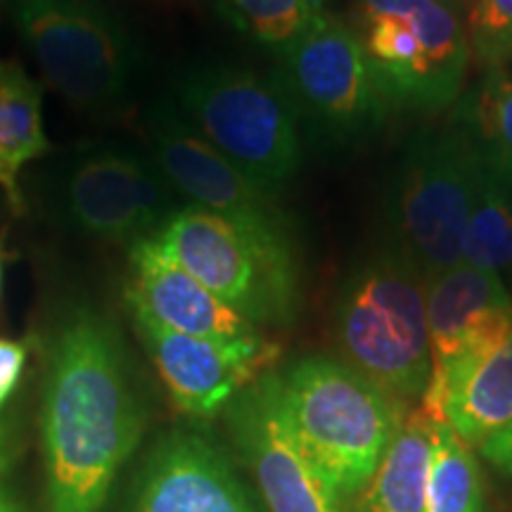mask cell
Returning a JSON list of instances; mask_svg holds the SVG:
<instances>
[{
	"label": "cell",
	"instance_id": "cell-1",
	"mask_svg": "<svg viewBox=\"0 0 512 512\" xmlns=\"http://www.w3.org/2000/svg\"><path fill=\"white\" fill-rule=\"evenodd\" d=\"M143 422L117 328L95 311H76L50 351L43 403L48 512H100Z\"/></svg>",
	"mask_w": 512,
	"mask_h": 512
},
{
	"label": "cell",
	"instance_id": "cell-2",
	"mask_svg": "<svg viewBox=\"0 0 512 512\" xmlns=\"http://www.w3.org/2000/svg\"><path fill=\"white\" fill-rule=\"evenodd\" d=\"M294 439L344 501L363 496L403 420V403L354 366L311 356L280 375Z\"/></svg>",
	"mask_w": 512,
	"mask_h": 512
},
{
	"label": "cell",
	"instance_id": "cell-3",
	"mask_svg": "<svg viewBox=\"0 0 512 512\" xmlns=\"http://www.w3.org/2000/svg\"><path fill=\"white\" fill-rule=\"evenodd\" d=\"M335 328L358 373L401 403L425 396L432 373L425 275L399 247L380 249L351 273Z\"/></svg>",
	"mask_w": 512,
	"mask_h": 512
},
{
	"label": "cell",
	"instance_id": "cell-4",
	"mask_svg": "<svg viewBox=\"0 0 512 512\" xmlns=\"http://www.w3.org/2000/svg\"><path fill=\"white\" fill-rule=\"evenodd\" d=\"M150 242L254 325L292 316L297 268L283 221L242 223L185 207Z\"/></svg>",
	"mask_w": 512,
	"mask_h": 512
},
{
	"label": "cell",
	"instance_id": "cell-5",
	"mask_svg": "<svg viewBox=\"0 0 512 512\" xmlns=\"http://www.w3.org/2000/svg\"><path fill=\"white\" fill-rule=\"evenodd\" d=\"M349 24L389 107L458 100L472 55L465 19L444 0H354Z\"/></svg>",
	"mask_w": 512,
	"mask_h": 512
},
{
	"label": "cell",
	"instance_id": "cell-6",
	"mask_svg": "<svg viewBox=\"0 0 512 512\" xmlns=\"http://www.w3.org/2000/svg\"><path fill=\"white\" fill-rule=\"evenodd\" d=\"M178 95L192 131L256 190L271 197L297 174V112L278 83L238 67H204L185 76Z\"/></svg>",
	"mask_w": 512,
	"mask_h": 512
},
{
	"label": "cell",
	"instance_id": "cell-7",
	"mask_svg": "<svg viewBox=\"0 0 512 512\" xmlns=\"http://www.w3.org/2000/svg\"><path fill=\"white\" fill-rule=\"evenodd\" d=\"M10 10L50 91L88 112L124 98L136 50L105 0H10Z\"/></svg>",
	"mask_w": 512,
	"mask_h": 512
},
{
	"label": "cell",
	"instance_id": "cell-8",
	"mask_svg": "<svg viewBox=\"0 0 512 512\" xmlns=\"http://www.w3.org/2000/svg\"><path fill=\"white\" fill-rule=\"evenodd\" d=\"M484 157L467 131L415 140L392 197L399 247L425 280L463 264L467 219L475 207Z\"/></svg>",
	"mask_w": 512,
	"mask_h": 512
},
{
	"label": "cell",
	"instance_id": "cell-9",
	"mask_svg": "<svg viewBox=\"0 0 512 512\" xmlns=\"http://www.w3.org/2000/svg\"><path fill=\"white\" fill-rule=\"evenodd\" d=\"M280 91L294 112L335 138L380 126L389 102L370 72L354 27L318 12L302 36L280 50Z\"/></svg>",
	"mask_w": 512,
	"mask_h": 512
},
{
	"label": "cell",
	"instance_id": "cell-10",
	"mask_svg": "<svg viewBox=\"0 0 512 512\" xmlns=\"http://www.w3.org/2000/svg\"><path fill=\"white\" fill-rule=\"evenodd\" d=\"M157 166L124 147L83 150L62 181V209L81 233L112 242L152 238L174 214Z\"/></svg>",
	"mask_w": 512,
	"mask_h": 512
},
{
	"label": "cell",
	"instance_id": "cell-11",
	"mask_svg": "<svg viewBox=\"0 0 512 512\" xmlns=\"http://www.w3.org/2000/svg\"><path fill=\"white\" fill-rule=\"evenodd\" d=\"M425 304L432 373L420 408L441 420L448 382L510 335L512 294L496 275L458 264L425 280Z\"/></svg>",
	"mask_w": 512,
	"mask_h": 512
},
{
	"label": "cell",
	"instance_id": "cell-12",
	"mask_svg": "<svg viewBox=\"0 0 512 512\" xmlns=\"http://www.w3.org/2000/svg\"><path fill=\"white\" fill-rule=\"evenodd\" d=\"M235 441L252 467L268 512H347V501L294 439L280 406V375L266 373L230 411Z\"/></svg>",
	"mask_w": 512,
	"mask_h": 512
},
{
	"label": "cell",
	"instance_id": "cell-13",
	"mask_svg": "<svg viewBox=\"0 0 512 512\" xmlns=\"http://www.w3.org/2000/svg\"><path fill=\"white\" fill-rule=\"evenodd\" d=\"M136 318L140 339L155 361L171 399L183 413L209 418L266 375L280 349L259 335L207 339L169 330L152 318Z\"/></svg>",
	"mask_w": 512,
	"mask_h": 512
},
{
	"label": "cell",
	"instance_id": "cell-14",
	"mask_svg": "<svg viewBox=\"0 0 512 512\" xmlns=\"http://www.w3.org/2000/svg\"><path fill=\"white\" fill-rule=\"evenodd\" d=\"M150 147L159 174L190 207L242 223L283 221L268 195L256 190L207 140L185 126L176 112H162L152 121Z\"/></svg>",
	"mask_w": 512,
	"mask_h": 512
},
{
	"label": "cell",
	"instance_id": "cell-15",
	"mask_svg": "<svg viewBox=\"0 0 512 512\" xmlns=\"http://www.w3.org/2000/svg\"><path fill=\"white\" fill-rule=\"evenodd\" d=\"M133 512H259L214 441L171 432L145 467Z\"/></svg>",
	"mask_w": 512,
	"mask_h": 512
},
{
	"label": "cell",
	"instance_id": "cell-16",
	"mask_svg": "<svg viewBox=\"0 0 512 512\" xmlns=\"http://www.w3.org/2000/svg\"><path fill=\"white\" fill-rule=\"evenodd\" d=\"M133 278L126 302L133 313L152 318L164 328L207 339H238L259 335L252 320L228 306L200 280L185 273L150 238L131 247Z\"/></svg>",
	"mask_w": 512,
	"mask_h": 512
},
{
	"label": "cell",
	"instance_id": "cell-17",
	"mask_svg": "<svg viewBox=\"0 0 512 512\" xmlns=\"http://www.w3.org/2000/svg\"><path fill=\"white\" fill-rule=\"evenodd\" d=\"M439 411L441 420L470 446H479L510 425L512 330L496 349L448 382Z\"/></svg>",
	"mask_w": 512,
	"mask_h": 512
},
{
	"label": "cell",
	"instance_id": "cell-18",
	"mask_svg": "<svg viewBox=\"0 0 512 512\" xmlns=\"http://www.w3.org/2000/svg\"><path fill=\"white\" fill-rule=\"evenodd\" d=\"M48 150L41 86L19 62L0 60V188L12 214H24L19 174Z\"/></svg>",
	"mask_w": 512,
	"mask_h": 512
},
{
	"label": "cell",
	"instance_id": "cell-19",
	"mask_svg": "<svg viewBox=\"0 0 512 512\" xmlns=\"http://www.w3.org/2000/svg\"><path fill=\"white\" fill-rule=\"evenodd\" d=\"M437 422L418 406L403 415L382 463L363 491V512H425L427 475Z\"/></svg>",
	"mask_w": 512,
	"mask_h": 512
},
{
	"label": "cell",
	"instance_id": "cell-20",
	"mask_svg": "<svg viewBox=\"0 0 512 512\" xmlns=\"http://www.w3.org/2000/svg\"><path fill=\"white\" fill-rule=\"evenodd\" d=\"M463 264L496 275L512 294V185L486 159L465 228Z\"/></svg>",
	"mask_w": 512,
	"mask_h": 512
},
{
	"label": "cell",
	"instance_id": "cell-21",
	"mask_svg": "<svg viewBox=\"0 0 512 512\" xmlns=\"http://www.w3.org/2000/svg\"><path fill=\"white\" fill-rule=\"evenodd\" d=\"M425 512H489L484 479L472 446L446 422H437L434 427Z\"/></svg>",
	"mask_w": 512,
	"mask_h": 512
},
{
	"label": "cell",
	"instance_id": "cell-22",
	"mask_svg": "<svg viewBox=\"0 0 512 512\" xmlns=\"http://www.w3.org/2000/svg\"><path fill=\"white\" fill-rule=\"evenodd\" d=\"M467 107L475 131L472 140L486 164L512 185V74L505 69L489 72L482 91Z\"/></svg>",
	"mask_w": 512,
	"mask_h": 512
},
{
	"label": "cell",
	"instance_id": "cell-23",
	"mask_svg": "<svg viewBox=\"0 0 512 512\" xmlns=\"http://www.w3.org/2000/svg\"><path fill=\"white\" fill-rule=\"evenodd\" d=\"M221 10L235 29L278 53L318 15L309 0H221Z\"/></svg>",
	"mask_w": 512,
	"mask_h": 512
},
{
	"label": "cell",
	"instance_id": "cell-24",
	"mask_svg": "<svg viewBox=\"0 0 512 512\" xmlns=\"http://www.w3.org/2000/svg\"><path fill=\"white\" fill-rule=\"evenodd\" d=\"M470 55L486 72L512 62V0H475L465 17Z\"/></svg>",
	"mask_w": 512,
	"mask_h": 512
},
{
	"label": "cell",
	"instance_id": "cell-25",
	"mask_svg": "<svg viewBox=\"0 0 512 512\" xmlns=\"http://www.w3.org/2000/svg\"><path fill=\"white\" fill-rule=\"evenodd\" d=\"M24 363H27V344L0 337V411L19 384Z\"/></svg>",
	"mask_w": 512,
	"mask_h": 512
},
{
	"label": "cell",
	"instance_id": "cell-26",
	"mask_svg": "<svg viewBox=\"0 0 512 512\" xmlns=\"http://www.w3.org/2000/svg\"><path fill=\"white\" fill-rule=\"evenodd\" d=\"M477 448L484 460H489L496 470H501L505 477L512 479V422L501 432H496L494 437L482 441Z\"/></svg>",
	"mask_w": 512,
	"mask_h": 512
},
{
	"label": "cell",
	"instance_id": "cell-27",
	"mask_svg": "<svg viewBox=\"0 0 512 512\" xmlns=\"http://www.w3.org/2000/svg\"><path fill=\"white\" fill-rule=\"evenodd\" d=\"M444 3L448 5V8H453L458 12L460 17H467V12H470V8H472V3H475V0H444Z\"/></svg>",
	"mask_w": 512,
	"mask_h": 512
},
{
	"label": "cell",
	"instance_id": "cell-28",
	"mask_svg": "<svg viewBox=\"0 0 512 512\" xmlns=\"http://www.w3.org/2000/svg\"><path fill=\"white\" fill-rule=\"evenodd\" d=\"M330 3L332 0H309V5L316 12H328V8H330Z\"/></svg>",
	"mask_w": 512,
	"mask_h": 512
},
{
	"label": "cell",
	"instance_id": "cell-29",
	"mask_svg": "<svg viewBox=\"0 0 512 512\" xmlns=\"http://www.w3.org/2000/svg\"><path fill=\"white\" fill-rule=\"evenodd\" d=\"M5 261H8V254L3 249V240H0V290H3V271H5Z\"/></svg>",
	"mask_w": 512,
	"mask_h": 512
},
{
	"label": "cell",
	"instance_id": "cell-30",
	"mask_svg": "<svg viewBox=\"0 0 512 512\" xmlns=\"http://www.w3.org/2000/svg\"><path fill=\"white\" fill-rule=\"evenodd\" d=\"M0 512H10V508L3 501H0Z\"/></svg>",
	"mask_w": 512,
	"mask_h": 512
}]
</instances>
